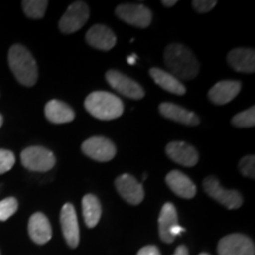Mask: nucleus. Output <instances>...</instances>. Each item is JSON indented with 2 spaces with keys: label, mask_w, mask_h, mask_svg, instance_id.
Listing matches in <instances>:
<instances>
[{
  "label": "nucleus",
  "mask_w": 255,
  "mask_h": 255,
  "mask_svg": "<svg viewBox=\"0 0 255 255\" xmlns=\"http://www.w3.org/2000/svg\"><path fill=\"white\" fill-rule=\"evenodd\" d=\"M164 64L178 81H190L199 75L200 64L194 53L182 44H169L164 50Z\"/></svg>",
  "instance_id": "f257e3e1"
},
{
  "label": "nucleus",
  "mask_w": 255,
  "mask_h": 255,
  "mask_svg": "<svg viewBox=\"0 0 255 255\" xmlns=\"http://www.w3.org/2000/svg\"><path fill=\"white\" fill-rule=\"evenodd\" d=\"M8 65L17 81L25 87H33L38 81V66L26 47L15 44L8 51Z\"/></svg>",
  "instance_id": "f03ea898"
},
{
  "label": "nucleus",
  "mask_w": 255,
  "mask_h": 255,
  "mask_svg": "<svg viewBox=\"0 0 255 255\" xmlns=\"http://www.w3.org/2000/svg\"><path fill=\"white\" fill-rule=\"evenodd\" d=\"M84 107L95 119L111 121L123 114V102L117 96L105 91H95L85 98Z\"/></svg>",
  "instance_id": "7ed1b4c3"
},
{
  "label": "nucleus",
  "mask_w": 255,
  "mask_h": 255,
  "mask_svg": "<svg viewBox=\"0 0 255 255\" xmlns=\"http://www.w3.org/2000/svg\"><path fill=\"white\" fill-rule=\"evenodd\" d=\"M20 159L25 168L37 173H46L56 164L53 152L44 146H28L21 151Z\"/></svg>",
  "instance_id": "20e7f679"
},
{
  "label": "nucleus",
  "mask_w": 255,
  "mask_h": 255,
  "mask_svg": "<svg viewBox=\"0 0 255 255\" xmlns=\"http://www.w3.org/2000/svg\"><path fill=\"white\" fill-rule=\"evenodd\" d=\"M203 188L212 199L218 201L219 203H221L228 209L240 208L244 202L241 194L238 190L225 189L215 176L206 177L203 181Z\"/></svg>",
  "instance_id": "39448f33"
},
{
  "label": "nucleus",
  "mask_w": 255,
  "mask_h": 255,
  "mask_svg": "<svg viewBox=\"0 0 255 255\" xmlns=\"http://www.w3.org/2000/svg\"><path fill=\"white\" fill-rule=\"evenodd\" d=\"M90 17L88 5L84 1H75L69 6L59 20V30L65 34L75 33L84 26Z\"/></svg>",
  "instance_id": "423d86ee"
},
{
  "label": "nucleus",
  "mask_w": 255,
  "mask_h": 255,
  "mask_svg": "<svg viewBox=\"0 0 255 255\" xmlns=\"http://www.w3.org/2000/svg\"><path fill=\"white\" fill-rule=\"evenodd\" d=\"M116 15L131 26L145 28L151 24L152 12L141 4H122L116 8Z\"/></svg>",
  "instance_id": "0eeeda50"
},
{
  "label": "nucleus",
  "mask_w": 255,
  "mask_h": 255,
  "mask_svg": "<svg viewBox=\"0 0 255 255\" xmlns=\"http://www.w3.org/2000/svg\"><path fill=\"white\" fill-rule=\"evenodd\" d=\"M105 78L111 85V88L128 98L141 100V98L144 97V89L133 79L129 78L124 73L117 71V70H109L105 75Z\"/></svg>",
  "instance_id": "6e6552de"
},
{
  "label": "nucleus",
  "mask_w": 255,
  "mask_h": 255,
  "mask_svg": "<svg viewBox=\"0 0 255 255\" xmlns=\"http://www.w3.org/2000/svg\"><path fill=\"white\" fill-rule=\"evenodd\" d=\"M82 151L95 161L109 162L116 155V146L105 137L95 136L83 143Z\"/></svg>",
  "instance_id": "1a4fd4ad"
},
{
  "label": "nucleus",
  "mask_w": 255,
  "mask_h": 255,
  "mask_svg": "<svg viewBox=\"0 0 255 255\" xmlns=\"http://www.w3.org/2000/svg\"><path fill=\"white\" fill-rule=\"evenodd\" d=\"M219 255H255L254 242L244 234H231L218 245Z\"/></svg>",
  "instance_id": "9d476101"
},
{
  "label": "nucleus",
  "mask_w": 255,
  "mask_h": 255,
  "mask_svg": "<svg viewBox=\"0 0 255 255\" xmlns=\"http://www.w3.org/2000/svg\"><path fill=\"white\" fill-rule=\"evenodd\" d=\"M115 187L124 200L130 205L137 206L144 199V189L143 186L132 175L123 174L115 181Z\"/></svg>",
  "instance_id": "9b49d317"
},
{
  "label": "nucleus",
  "mask_w": 255,
  "mask_h": 255,
  "mask_svg": "<svg viewBox=\"0 0 255 255\" xmlns=\"http://www.w3.org/2000/svg\"><path fill=\"white\" fill-rule=\"evenodd\" d=\"M60 225L63 235L71 248H76L79 244V227L75 207L71 203H65L60 210Z\"/></svg>",
  "instance_id": "f8f14e48"
},
{
  "label": "nucleus",
  "mask_w": 255,
  "mask_h": 255,
  "mask_svg": "<svg viewBox=\"0 0 255 255\" xmlns=\"http://www.w3.org/2000/svg\"><path fill=\"white\" fill-rule=\"evenodd\" d=\"M165 152L171 161L183 167H194L199 162V154L196 149L186 142H170L165 146Z\"/></svg>",
  "instance_id": "ddd939ff"
},
{
  "label": "nucleus",
  "mask_w": 255,
  "mask_h": 255,
  "mask_svg": "<svg viewBox=\"0 0 255 255\" xmlns=\"http://www.w3.org/2000/svg\"><path fill=\"white\" fill-rule=\"evenodd\" d=\"M87 43L95 49L101 51H109L116 45V36L109 27L105 25H94L90 30L87 32L85 36Z\"/></svg>",
  "instance_id": "4468645a"
},
{
  "label": "nucleus",
  "mask_w": 255,
  "mask_h": 255,
  "mask_svg": "<svg viewBox=\"0 0 255 255\" xmlns=\"http://www.w3.org/2000/svg\"><path fill=\"white\" fill-rule=\"evenodd\" d=\"M165 183L174 194L183 199H193L196 195V186L193 181L178 170L170 171L165 176Z\"/></svg>",
  "instance_id": "2eb2a0df"
},
{
  "label": "nucleus",
  "mask_w": 255,
  "mask_h": 255,
  "mask_svg": "<svg viewBox=\"0 0 255 255\" xmlns=\"http://www.w3.org/2000/svg\"><path fill=\"white\" fill-rule=\"evenodd\" d=\"M28 235L37 245H45L52 238L49 219L43 213H34L28 221Z\"/></svg>",
  "instance_id": "dca6fc26"
},
{
  "label": "nucleus",
  "mask_w": 255,
  "mask_h": 255,
  "mask_svg": "<svg viewBox=\"0 0 255 255\" xmlns=\"http://www.w3.org/2000/svg\"><path fill=\"white\" fill-rule=\"evenodd\" d=\"M241 90V83L238 81H221L210 89L209 100L216 105L227 104L234 100Z\"/></svg>",
  "instance_id": "f3484780"
},
{
  "label": "nucleus",
  "mask_w": 255,
  "mask_h": 255,
  "mask_svg": "<svg viewBox=\"0 0 255 255\" xmlns=\"http://www.w3.org/2000/svg\"><path fill=\"white\" fill-rule=\"evenodd\" d=\"M228 64L235 71L253 73L255 71V53L253 49H234L228 53Z\"/></svg>",
  "instance_id": "a211bd4d"
},
{
  "label": "nucleus",
  "mask_w": 255,
  "mask_h": 255,
  "mask_svg": "<svg viewBox=\"0 0 255 255\" xmlns=\"http://www.w3.org/2000/svg\"><path fill=\"white\" fill-rule=\"evenodd\" d=\"M159 113L165 119L175 121V122L184 124V126L194 127L200 123V119L197 117L196 114L191 113V111L174 103H168V102L162 103L159 105Z\"/></svg>",
  "instance_id": "6ab92c4d"
},
{
  "label": "nucleus",
  "mask_w": 255,
  "mask_h": 255,
  "mask_svg": "<svg viewBox=\"0 0 255 255\" xmlns=\"http://www.w3.org/2000/svg\"><path fill=\"white\" fill-rule=\"evenodd\" d=\"M178 225L177 212L173 203L167 202L162 207L158 218L159 238L163 242L171 244L175 239L171 237V229Z\"/></svg>",
  "instance_id": "aec40b11"
},
{
  "label": "nucleus",
  "mask_w": 255,
  "mask_h": 255,
  "mask_svg": "<svg viewBox=\"0 0 255 255\" xmlns=\"http://www.w3.org/2000/svg\"><path fill=\"white\" fill-rule=\"evenodd\" d=\"M149 72H150L151 78L154 79L156 84L159 85L163 90L180 96H182L187 92V89L182 84V82L178 81L176 77H174L168 71H164V70L158 68H151Z\"/></svg>",
  "instance_id": "412c9836"
},
{
  "label": "nucleus",
  "mask_w": 255,
  "mask_h": 255,
  "mask_svg": "<svg viewBox=\"0 0 255 255\" xmlns=\"http://www.w3.org/2000/svg\"><path fill=\"white\" fill-rule=\"evenodd\" d=\"M45 116L51 123L55 124L69 123L75 120V113L71 107L57 100L47 102L45 105Z\"/></svg>",
  "instance_id": "4be33fe9"
},
{
  "label": "nucleus",
  "mask_w": 255,
  "mask_h": 255,
  "mask_svg": "<svg viewBox=\"0 0 255 255\" xmlns=\"http://www.w3.org/2000/svg\"><path fill=\"white\" fill-rule=\"evenodd\" d=\"M83 216L84 221L89 228H94L98 222H100L102 215V207L100 200L92 194H87L83 197Z\"/></svg>",
  "instance_id": "5701e85b"
},
{
  "label": "nucleus",
  "mask_w": 255,
  "mask_h": 255,
  "mask_svg": "<svg viewBox=\"0 0 255 255\" xmlns=\"http://www.w3.org/2000/svg\"><path fill=\"white\" fill-rule=\"evenodd\" d=\"M49 2L46 0H24L21 2L25 14L31 19H40L44 17Z\"/></svg>",
  "instance_id": "b1692460"
},
{
  "label": "nucleus",
  "mask_w": 255,
  "mask_h": 255,
  "mask_svg": "<svg viewBox=\"0 0 255 255\" xmlns=\"http://www.w3.org/2000/svg\"><path fill=\"white\" fill-rule=\"evenodd\" d=\"M232 124L238 128L254 127L255 126V108L251 107L250 109L235 115V116L232 119Z\"/></svg>",
  "instance_id": "393cba45"
},
{
  "label": "nucleus",
  "mask_w": 255,
  "mask_h": 255,
  "mask_svg": "<svg viewBox=\"0 0 255 255\" xmlns=\"http://www.w3.org/2000/svg\"><path fill=\"white\" fill-rule=\"evenodd\" d=\"M18 201L14 197H7V199L0 201V221H6L17 212Z\"/></svg>",
  "instance_id": "a878e982"
},
{
  "label": "nucleus",
  "mask_w": 255,
  "mask_h": 255,
  "mask_svg": "<svg viewBox=\"0 0 255 255\" xmlns=\"http://www.w3.org/2000/svg\"><path fill=\"white\" fill-rule=\"evenodd\" d=\"M239 170L244 176L254 178L255 177V157L254 155H247L242 157L239 162Z\"/></svg>",
  "instance_id": "bb28decb"
},
{
  "label": "nucleus",
  "mask_w": 255,
  "mask_h": 255,
  "mask_svg": "<svg viewBox=\"0 0 255 255\" xmlns=\"http://www.w3.org/2000/svg\"><path fill=\"white\" fill-rule=\"evenodd\" d=\"M14 163L15 156L13 152L6 150V149H0V175L11 170Z\"/></svg>",
  "instance_id": "cd10ccee"
},
{
  "label": "nucleus",
  "mask_w": 255,
  "mask_h": 255,
  "mask_svg": "<svg viewBox=\"0 0 255 255\" xmlns=\"http://www.w3.org/2000/svg\"><path fill=\"white\" fill-rule=\"evenodd\" d=\"M216 4H218L216 0H195V1H193V7L199 13H207L210 9L214 8Z\"/></svg>",
  "instance_id": "c85d7f7f"
},
{
  "label": "nucleus",
  "mask_w": 255,
  "mask_h": 255,
  "mask_svg": "<svg viewBox=\"0 0 255 255\" xmlns=\"http://www.w3.org/2000/svg\"><path fill=\"white\" fill-rule=\"evenodd\" d=\"M137 255H161V253H159L157 247L145 246V247H143L142 250H139V252L137 253Z\"/></svg>",
  "instance_id": "c756f323"
},
{
  "label": "nucleus",
  "mask_w": 255,
  "mask_h": 255,
  "mask_svg": "<svg viewBox=\"0 0 255 255\" xmlns=\"http://www.w3.org/2000/svg\"><path fill=\"white\" fill-rule=\"evenodd\" d=\"M184 231H186V229H184L183 227H181L180 225H177V226H175V227L171 229V237H173L174 239L177 237V235H180L181 233H183Z\"/></svg>",
  "instance_id": "7c9ffc66"
},
{
  "label": "nucleus",
  "mask_w": 255,
  "mask_h": 255,
  "mask_svg": "<svg viewBox=\"0 0 255 255\" xmlns=\"http://www.w3.org/2000/svg\"><path fill=\"white\" fill-rule=\"evenodd\" d=\"M174 255H189V252H188V248L186 246H178Z\"/></svg>",
  "instance_id": "2f4dec72"
},
{
  "label": "nucleus",
  "mask_w": 255,
  "mask_h": 255,
  "mask_svg": "<svg viewBox=\"0 0 255 255\" xmlns=\"http://www.w3.org/2000/svg\"><path fill=\"white\" fill-rule=\"evenodd\" d=\"M176 2H177L176 0H163V1H162V4H163L165 7H171V6H174Z\"/></svg>",
  "instance_id": "473e14b6"
},
{
  "label": "nucleus",
  "mask_w": 255,
  "mask_h": 255,
  "mask_svg": "<svg viewBox=\"0 0 255 255\" xmlns=\"http://www.w3.org/2000/svg\"><path fill=\"white\" fill-rule=\"evenodd\" d=\"M136 59H137V55H131V56L128 57V58H127L128 63H129L130 65H133V64L136 63Z\"/></svg>",
  "instance_id": "72a5a7b5"
},
{
  "label": "nucleus",
  "mask_w": 255,
  "mask_h": 255,
  "mask_svg": "<svg viewBox=\"0 0 255 255\" xmlns=\"http://www.w3.org/2000/svg\"><path fill=\"white\" fill-rule=\"evenodd\" d=\"M2 122H4V120H2V116L0 115V128H1V126H2Z\"/></svg>",
  "instance_id": "f704fd0d"
},
{
  "label": "nucleus",
  "mask_w": 255,
  "mask_h": 255,
  "mask_svg": "<svg viewBox=\"0 0 255 255\" xmlns=\"http://www.w3.org/2000/svg\"><path fill=\"white\" fill-rule=\"evenodd\" d=\"M200 255H209V254H207V253H201Z\"/></svg>",
  "instance_id": "c9c22d12"
}]
</instances>
